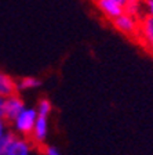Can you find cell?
Returning a JSON list of instances; mask_svg holds the SVG:
<instances>
[{
    "label": "cell",
    "mask_w": 153,
    "mask_h": 155,
    "mask_svg": "<svg viewBox=\"0 0 153 155\" xmlns=\"http://www.w3.org/2000/svg\"><path fill=\"white\" fill-rule=\"evenodd\" d=\"M145 10H146V14L150 17H153V0H145Z\"/></svg>",
    "instance_id": "cell-13"
},
{
    "label": "cell",
    "mask_w": 153,
    "mask_h": 155,
    "mask_svg": "<svg viewBox=\"0 0 153 155\" xmlns=\"http://www.w3.org/2000/svg\"><path fill=\"white\" fill-rule=\"evenodd\" d=\"M17 86H18V90H32V89H36V87L40 86V81L37 78L26 76L22 78L19 82H17Z\"/></svg>",
    "instance_id": "cell-10"
},
{
    "label": "cell",
    "mask_w": 153,
    "mask_h": 155,
    "mask_svg": "<svg viewBox=\"0 0 153 155\" xmlns=\"http://www.w3.org/2000/svg\"><path fill=\"white\" fill-rule=\"evenodd\" d=\"M4 101H6V97L0 96V118L4 119Z\"/></svg>",
    "instance_id": "cell-15"
},
{
    "label": "cell",
    "mask_w": 153,
    "mask_h": 155,
    "mask_svg": "<svg viewBox=\"0 0 153 155\" xmlns=\"http://www.w3.org/2000/svg\"><path fill=\"white\" fill-rule=\"evenodd\" d=\"M36 111H37L39 116H47L48 118V115H50L51 111H53V105H51V103L47 98H42V100L37 103Z\"/></svg>",
    "instance_id": "cell-12"
},
{
    "label": "cell",
    "mask_w": 153,
    "mask_h": 155,
    "mask_svg": "<svg viewBox=\"0 0 153 155\" xmlns=\"http://www.w3.org/2000/svg\"><path fill=\"white\" fill-rule=\"evenodd\" d=\"M24 108H25V103L19 96L13 94L10 97H6V101H4V120L6 122H13Z\"/></svg>",
    "instance_id": "cell-3"
},
{
    "label": "cell",
    "mask_w": 153,
    "mask_h": 155,
    "mask_svg": "<svg viewBox=\"0 0 153 155\" xmlns=\"http://www.w3.org/2000/svg\"><path fill=\"white\" fill-rule=\"evenodd\" d=\"M139 35L144 38L145 43H153V17L144 15L139 19Z\"/></svg>",
    "instance_id": "cell-8"
},
{
    "label": "cell",
    "mask_w": 153,
    "mask_h": 155,
    "mask_svg": "<svg viewBox=\"0 0 153 155\" xmlns=\"http://www.w3.org/2000/svg\"><path fill=\"white\" fill-rule=\"evenodd\" d=\"M48 136V118L47 116H37L33 130L30 133V139L36 144H43Z\"/></svg>",
    "instance_id": "cell-5"
},
{
    "label": "cell",
    "mask_w": 153,
    "mask_h": 155,
    "mask_svg": "<svg viewBox=\"0 0 153 155\" xmlns=\"http://www.w3.org/2000/svg\"><path fill=\"white\" fill-rule=\"evenodd\" d=\"M17 91H18L17 82L10 75L0 72V96L10 97L13 94H17Z\"/></svg>",
    "instance_id": "cell-7"
},
{
    "label": "cell",
    "mask_w": 153,
    "mask_h": 155,
    "mask_svg": "<svg viewBox=\"0 0 153 155\" xmlns=\"http://www.w3.org/2000/svg\"><path fill=\"white\" fill-rule=\"evenodd\" d=\"M44 155H61V152L58 151L55 147L48 145V147H46V150H44Z\"/></svg>",
    "instance_id": "cell-14"
},
{
    "label": "cell",
    "mask_w": 153,
    "mask_h": 155,
    "mask_svg": "<svg viewBox=\"0 0 153 155\" xmlns=\"http://www.w3.org/2000/svg\"><path fill=\"white\" fill-rule=\"evenodd\" d=\"M6 155H32V143L26 140V137L17 136L11 143L10 148L7 150Z\"/></svg>",
    "instance_id": "cell-6"
},
{
    "label": "cell",
    "mask_w": 153,
    "mask_h": 155,
    "mask_svg": "<svg viewBox=\"0 0 153 155\" xmlns=\"http://www.w3.org/2000/svg\"><path fill=\"white\" fill-rule=\"evenodd\" d=\"M148 46H149V47H150V50H152V51H153V43H150V45H148Z\"/></svg>",
    "instance_id": "cell-18"
},
{
    "label": "cell",
    "mask_w": 153,
    "mask_h": 155,
    "mask_svg": "<svg viewBox=\"0 0 153 155\" xmlns=\"http://www.w3.org/2000/svg\"><path fill=\"white\" fill-rule=\"evenodd\" d=\"M95 4L99 11L110 21H113L116 17L124 13V7L116 3L115 0H95Z\"/></svg>",
    "instance_id": "cell-4"
},
{
    "label": "cell",
    "mask_w": 153,
    "mask_h": 155,
    "mask_svg": "<svg viewBox=\"0 0 153 155\" xmlns=\"http://www.w3.org/2000/svg\"><path fill=\"white\" fill-rule=\"evenodd\" d=\"M142 8H144V3L141 0H127V3L124 4V13L138 17V18H139Z\"/></svg>",
    "instance_id": "cell-9"
},
{
    "label": "cell",
    "mask_w": 153,
    "mask_h": 155,
    "mask_svg": "<svg viewBox=\"0 0 153 155\" xmlns=\"http://www.w3.org/2000/svg\"><path fill=\"white\" fill-rule=\"evenodd\" d=\"M112 22H113V26L117 29L119 32L124 33V35L135 36L139 33V18L138 17L123 13L119 17H116Z\"/></svg>",
    "instance_id": "cell-2"
},
{
    "label": "cell",
    "mask_w": 153,
    "mask_h": 155,
    "mask_svg": "<svg viewBox=\"0 0 153 155\" xmlns=\"http://www.w3.org/2000/svg\"><path fill=\"white\" fill-rule=\"evenodd\" d=\"M115 2H116V3H119V4H121L123 7H124V4L127 3V0H115Z\"/></svg>",
    "instance_id": "cell-17"
},
{
    "label": "cell",
    "mask_w": 153,
    "mask_h": 155,
    "mask_svg": "<svg viewBox=\"0 0 153 155\" xmlns=\"http://www.w3.org/2000/svg\"><path fill=\"white\" fill-rule=\"evenodd\" d=\"M17 136L14 134L13 132H6L3 134V137L0 139V155H6L7 150L10 148V145H11V143L14 141V139H15Z\"/></svg>",
    "instance_id": "cell-11"
},
{
    "label": "cell",
    "mask_w": 153,
    "mask_h": 155,
    "mask_svg": "<svg viewBox=\"0 0 153 155\" xmlns=\"http://www.w3.org/2000/svg\"><path fill=\"white\" fill-rule=\"evenodd\" d=\"M37 111L36 108H24L21 112L17 115V118L13 120L14 129L18 134L24 136V137H28L30 136L33 130V126H35V122L37 119Z\"/></svg>",
    "instance_id": "cell-1"
},
{
    "label": "cell",
    "mask_w": 153,
    "mask_h": 155,
    "mask_svg": "<svg viewBox=\"0 0 153 155\" xmlns=\"http://www.w3.org/2000/svg\"><path fill=\"white\" fill-rule=\"evenodd\" d=\"M4 133H6V120L3 118H0V139L3 137Z\"/></svg>",
    "instance_id": "cell-16"
}]
</instances>
